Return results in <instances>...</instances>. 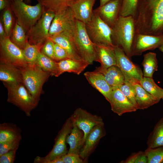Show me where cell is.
<instances>
[{
    "label": "cell",
    "mask_w": 163,
    "mask_h": 163,
    "mask_svg": "<svg viewBox=\"0 0 163 163\" xmlns=\"http://www.w3.org/2000/svg\"><path fill=\"white\" fill-rule=\"evenodd\" d=\"M133 17L136 34L163 35V0H138Z\"/></svg>",
    "instance_id": "obj_1"
},
{
    "label": "cell",
    "mask_w": 163,
    "mask_h": 163,
    "mask_svg": "<svg viewBox=\"0 0 163 163\" xmlns=\"http://www.w3.org/2000/svg\"><path fill=\"white\" fill-rule=\"evenodd\" d=\"M112 29L113 44L121 49L130 59L132 45L136 34L133 17L119 16Z\"/></svg>",
    "instance_id": "obj_2"
},
{
    "label": "cell",
    "mask_w": 163,
    "mask_h": 163,
    "mask_svg": "<svg viewBox=\"0 0 163 163\" xmlns=\"http://www.w3.org/2000/svg\"><path fill=\"white\" fill-rule=\"evenodd\" d=\"M10 7L18 23L27 32L37 22L44 12L39 3L32 6L26 3L23 0L11 1Z\"/></svg>",
    "instance_id": "obj_3"
},
{
    "label": "cell",
    "mask_w": 163,
    "mask_h": 163,
    "mask_svg": "<svg viewBox=\"0 0 163 163\" xmlns=\"http://www.w3.org/2000/svg\"><path fill=\"white\" fill-rule=\"evenodd\" d=\"M21 70L22 83L38 104L43 85L50 74L36 65H28Z\"/></svg>",
    "instance_id": "obj_4"
},
{
    "label": "cell",
    "mask_w": 163,
    "mask_h": 163,
    "mask_svg": "<svg viewBox=\"0 0 163 163\" xmlns=\"http://www.w3.org/2000/svg\"><path fill=\"white\" fill-rule=\"evenodd\" d=\"M74 43L82 59L92 64L96 58L95 44L89 38L85 24L76 19V26L72 34Z\"/></svg>",
    "instance_id": "obj_5"
},
{
    "label": "cell",
    "mask_w": 163,
    "mask_h": 163,
    "mask_svg": "<svg viewBox=\"0 0 163 163\" xmlns=\"http://www.w3.org/2000/svg\"><path fill=\"white\" fill-rule=\"evenodd\" d=\"M4 85L8 91L7 101L18 107L27 116H30L31 111L38 104L23 83Z\"/></svg>",
    "instance_id": "obj_6"
},
{
    "label": "cell",
    "mask_w": 163,
    "mask_h": 163,
    "mask_svg": "<svg viewBox=\"0 0 163 163\" xmlns=\"http://www.w3.org/2000/svg\"><path fill=\"white\" fill-rule=\"evenodd\" d=\"M87 33L92 42L114 47L112 39V28L105 23L93 11L90 21L85 24Z\"/></svg>",
    "instance_id": "obj_7"
},
{
    "label": "cell",
    "mask_w": 163,
    "mask_h": 163,
    "mask_svg": "<svg viewBox=\"0 0 163 163\" xmlns=\"http://www.w3.org/2000/svg\"><path fill=\"white\" fill-rule=\"evenodd\" d=\"M55 14L44 11L37 22L27 32L28 42L32 44L43 45L49 37V30Z\"/></svg>",
    "instance_id": "obj_8"
},
{
    "label": "cell",
    "mask_w": 163,
    "mask_h": 163,
    "mask_svg": "<svg viewBox=\"0 0 163 163\" xmlns=\"http://www.w3.org/2000/svg\"><path fill=\"white\" fill-rule=\"evenodd\" d=\"M0 62L11 64L20 69L28 65L22 50L11 41L10 37L0 40Z\"/></svg>",
    "instance_id": "obj_9"
},
{
    "label": "cell",
    "mask_w": 163,
    "mask_h": 163,
    "mask_svg": "<svg viewBox=\"0 0 163 163\" xmlns=\"http://www.w3.org/2000/svg\"><path fill=\"white\" fill-rule=\"evenodd\" d=\"M114 49L116 57V66L122 72L125 81L133 84L139 83L143 77L141 69L131 61L120 47L114 46Z\"/></svg>",
    "instance_id": "obj_10"
},
{
    "label": "cell",
    "mask_w": 163,
    "mask_h": 163,
    "mask_svg": "<svg viewBox=\"0 0 163 163\" xmlns=\"http://www.w3.org/2000/svg\"><path fill=\"white\" fill-rule=\"evenodd\" d=\"M73 126L71 117L67 119L59 131L55 139V143L51 150L44 157H43L42 163H54L53 159L61 157L67 153L66 139Z\"/></svg>",
    "instance_id": "obj_11"
},
{
    "label": "cell",
    "mask_w": 163,
    "mask_h": 163,
    "mask_svg": "<svg viewBox=\"0 0 163 163\" xmlns=\"http://www.w3.org/2000/svg\"><path fill=\"white\" fill-rule=\"evenodd\" d=\"M76 26V19L70 7L55 14L52 22L50 30L49 37L64 32H72Z\"/></svg>",
    "instance_id": "obj_12"
},
{
    "label": "cell",
    "mask_w": 163,
    "mask_h": 163,
    "mask_svg": "<svg viewBox=\"0 0 163 163\" xmlns=\"http://www.w3.org/2000/svg\"><path fill=\"white\" fill-rule=\"evenodd\" d=\"M73 124L84 133V141L95 126L104 123L102 118L81 108H77L70 117Z\"/></svg>",
    "instance_id": "obj_13"
},
{
    "label": "cell",
    "mask_w": 163,
    "mask_h": 163,
    "mask_svg": "<svg viewBox=\"0 0 163 163\" xmlns=\"http://www.w3.org/2000/svg\"><path fill=\"white\" fill-rule=\"evenodd\" d=\"M163 45V35L154 36L136 34L133 41L131 57L141 55L144 52L152 50Z\"/></svg>",
    "instance_id": "obj_14"
},
{
    "label": "cell",
    "mask_w": 163,
    "mask_h": 163,
    "mask_svg": "<svg viewBox=\"0 0 163 163\" xmlns=\"http://www.w3.org/2000/svg\"><path fill=\"white\" fill-rule=\"evenodd\" d=\"M106 134L104 123L97 125L91 130L85 139L79 153L85 162L87 161L88 158L95 149L100 140Z\"/></svg>",
    "instance_id": "obj_15"
},
{
    "label": "cell",
    "mask_w": 163,
    "mask_h": 163,
    "mask_svg": "<svg viewBox=\"0 0 163 163\" xmlns=\"http://www.w3.org/2000/svg\"><path fill=\"white\" fill-rule=\"evenodd\" d=\"M122 0H112L99 6L93 11L105 23L112 28L119 16Z\"/></svg>",
    "instance_id": "obj_16"
},
{
    "label": "cell",
    "mask_w": 163,
    "mask_h": 163,
    "mask_svg": "<svg viewBox=\"0 0 163 163\" xmlns=\"http://www.w3.org/2000/svg\"><path fill=\"white\" fill-rule=\"evenodd\" d=\"M109 102L111 110L119 116L137 110L119 88L112 90Z\"/></svg>",
    "instance_id": "obj_17"
},
{
    "label": "cell",
    "mask_w": 163,
    "mask_h": 163,
    "mask_svg": "<svg viewBox=\"0 0 163 163\" xmlns=\"http://www.w3.org/2000/svg\"><path fill=\"white\" fill-rule=\"evenodd\" d=\"M73 32H64L49 37L48 39L62 47L66 52L70 59L83 60L74 42L72 35Z\"/></svg>",
    "instance_id": "obj_18"
},
{
    "label": "cell",
    "mask_w": 163,
    "mask_h": 163,
    "mask_svg": "<svg viewBox=\"0 0 163 163\" xmlns=\"http://www.w3.org/2000/svg\"><path fill=\"white\" fill-rule=\"evenodd\" d=\"M96 0H76L71 5L75 19L85 24L91 20L93 14V8Z\"/></svg>",
    "instance_id": "obj_19"
},
{
    "label": "cell",
    "mask_w": 163,
    "mask_h": 163,
    "mask_svg": "<svg viewBox=\"0 0 163 163\" xmlns=\"http://www.w3.org/2000/svg\"><path fill=\"white\" fill-rule=\"evenodd\" d=\"M84 75L89 83L109 102L113 90L105 79L103 75L95 69L93 71L85 72Z\"/></svg>",
    "instance_id": "obj_20"
},
{
    "label": "cell",
    "mask_w": 163,
    "mask_h": 163,
    "mask_svg": "<svg viewBox=\"0 0 163 163\" xmlns=\"http://www.w3.org/2000/svg\"><path fill=\"white\" fill-rule=\"evenodd\" d=\"M95 44L96 58L95 61L100 63L101 66L99 68L105 69L112 66H116L114 47L102 44Z\"/></svg>",
    "instance_id": "obj_21"
},
{
    "label": "cell",
    "mask_w": 163,
    "mask_h": 163,
    "mask_svg": "<svg viewBox=\"0 0 163 163\" xmlns=\"http://www.w3.org/2000/svg\"><path fill=\"white\" fill-rule=\"evenodd\" d=\"M0 80L4 84L22 83L21 70L11 64L0 62Z\"/></svg>",
    "instance_id": "obj_22"
},
{
    "label": "cell",
    "mask_w": 163,
    "mask_h": 163,
    "mask_svg": "<svg viewBox=\"0 0 163 163\" xmlns=\"http://www.w3.org/2000/svg\"><path fill=\"white\" fill-rule=\"evenodd\" d=\"M57 73L56 77L65 72L73 73L79 75L89 65L83 60H77L70 58L57 62Z\"/></svg>",
    "instance_id": "obj_23"
},
{
    "label": "cell",
    "mask_w": 163,
    "mask_h": 163,
    "mask_svg": "<svg viewBox=\"0 0 163 163\" xmlns=\"http://www.w3.org/2000/svg\"><path fill=\"white\" fill-rule=\"evenodd\" d=\"M95 70L103 75L105 79L112 90L119 88L125 81L122 72L116 66H113L105 69L96 67Z\"/></svg>",
    "instance_id": "obj_24"
},
{
    "label": "cell",
    "mask_w": 163,
    "mask_h": 163,
    "mask_svg": "<svg viewBox=\"0 0 163 163\" xmlns=\"http://www.w3.org/2000/svg\"><path fill=\"white\" fill-rule=\"evenodd\" d=\"M84 133L73 123L71 132L68 135L66 143L69 146L67 153H72L79 155L80 150L84 143Z\"/></svg>",
    "instance_id": "obj_25"
},
{
    "label": "cell",
    "mask_w": 163,
    "mask_h": 163,
    "mask_svg": "<svg viewBox=\"0 0 163 163\" xmlns=\"http://www.w3.org/2000/svg\"><path fill=\"white\" fill-rule=\"evenodd\" d=\"M136 91V99L139 109H147L158 103L160 100L154 97L145 90L139 83L133 84Z\"/></svg>",
    "instance_id": "obj_26"
},
{
    "label": "cell",
    "mask_w": 163,
    "mask_h": 163,
    "mask_svg": "<svg viewBox=\"0 0 163 163\" xmlns=\"http://www.w3.org/2000/svg\"><path fill=\"white\" fill-rule=\"evenodd\" d=\"M147 144L148 148L163 146V117L155 125L148 137Z\"/></svg>",
    "instance_id": "obj_27"
},
{
    "label": "cell",
    "mask_w": 163,
    "mask_h": 163,
    "mask_svg": "<svg viewBox=\"0 0 163 163\" xmlns=\"http://www.w3.org/2000/svg\"><path fill=\"white\" fill-rule=\"evenodd\" d=\"M42 6L44 11L53 12L55 14L70 7L76 0H37Z\"/></svg>",
    "instance_id": "obj_28"
},
{
    "label": "cell",
    "mask_w": 163,
    "mask_h": 163,
    "mask_svg": "<svg viewBox=\"0 0 163 163\" xmlns=\"http://www.w3.org/2000/svg\"><path fill=\"white\" fill-rule=\"evenodd\" d=\"M158 61L155 53L149 52L143 55L142 62L143 67V76L152 78L155 72L157 71L158 67Z\"/></svg>",
    "instance_id": "obj_29"
},
{
    "label": "cell",
    "mask_w": 163,
    "mask_h": 163,
    "mask_svg": "<svg viewBox=\"0 0 163 163\" xmlns=\"http://www.w3.org/2000/svg\"><path fill=\"white\" fill-rule=\"evenodd\" d=\"M21 135L20 129L15 125L6 123L0 124V143L12 140Z\"/></svg>",
    "instance_id": "obj_30"
},
{
    "label": "cell",
    "mask_w": 163,
    "mask_h": 163,
    "mask_svg": "<svg viewBox=\"0 0 163 163\" xmlns=\"http://www.w3.org/2000/svg\"><path fill=\"white\" fill-rule=\"evenodd\" d=\"M35 65L43 71L49 73L52 76H56L57 73V62L40 52Z\"/></svg>",
    "instance_id": "obj_31"
},
{
    "label": "cell",
    "mask_w": 163,
    "mask_h": 163,
    "mask_svg": "<svg viewBox=\"0 0 163 163\" xmlns=\"http://www.w3.org/2000/svg\"><path fill=\"white\" fill-rule=\"evenodd\" d=\"M10 38L14 43L22 50L28 42L27 32L16 20Z\"/></svg>",
    "instance_id": "obj_32"
},
{
    "label": "cell",
    "mask_w": 163,
    "mask_h": 163,
    "mask_svg": "<svg viewBox=\"0 0 163 163\" xmlns=\"http://www.w3.org/2000/svg\"><path fill=\"white\" fill-rule=\"evenodd\" d=\"M141 86L147 92L159 100L163 94V89L155 82L152 78L143 77L139 82Z\"/></svg>",
    "instance_id": "obj_33"
},
{
    "label": "cell",
    "mask_w": 163,
    "mask_h": 163,
    "mask_svg": "<svg viewBox=\"0 0 163 163\" xmlns=\"http://www.w3.org/2000/svg\"><path fill=\"white\" fill-rule=\"evenodd\" d=\"M43 45L32 44L29 42L22 50L25 60L28 65H34Z\"/></svg>",
    "instance_id": "obj_34"
},
{
    "label": "cell",
    "mask_w": 163,
    "mask_h": 163,
    "mask_svg": "<svg viewBox=\"0 0 163 163\" xmlns=\"http://www.w3.org/2000/svg\"><path fill=\"white\" fill-rule=\"evenodd\" d=\"M3 10L0 20L3 25L7 36L10 37L15 23L13 15V12L10 6Z\"/></svg>",
    "instance_id": "obj_35"
},
{
    "label": "cell",
    "mask_w": 163,
    "mask_h": 163,
    "mask_svg": "<svg viewBox=\"0 0 163 163\" xmlns=\"http://www.w3.org/2000/svg\"><path fill=\"white\" fill-rule=\"evenodd\" d=\"M119 89L137 109H139L136 99V89L133 84L125 81Z\"/></svg>",
    "instance_id": "obj_36"
},
{
    "label": "cell",
    "mask_w": 163,
    "mask_h": 163,
    "mask_svg": "<svg viewBox=\"0 0 163 163\" xmlns=\"http://www.w3.org/2000/svg\"><path fill=\"white\" fill-rule=\"evenodd\" d=\"M145 152L147 157L148 163H163V146L148 148Z\"/></svg>",
    "instance_id": "obj_37"
},
{
    "label": "cell",
    "mask_w": 163,
    "mask_h": 163,
    "mask_svg": "<svg viewBox=\"0 0 163 163\" xmlns=\"http://www.w3.org/2000/svg\"><path fill=\"white\" fill-rule=\"evenodd\" d=\"M138 0H122L120 16H131L133 17L136 12Z\"/></svg>",
    "instance_id": "obj_38"
},
{
    "label": "cell",
    "mask_w": 163,
    "mask_h": 163,
    "mask_svg": "<svg viewBox=\"0 0 163 163\" xmlns=\"http://www.w3.org/2000/svg\"><path fill=\"white\" fill-rule=\"evenodd\" d=\"M21 136L6 142L0 143V156L13 150H17L21 139Z\"/></svg>",
    "instance_id": "obj_39"
},
{
    "label": "cell",
    "mask_w": 163,
    "mask_h": 163,
    "mask_svg": "<svg viewBox=\"0 0 163 163\" xmlns=\"http://www.w3.org/2000/svg\"><path fill=\"white\" fill-rule=\"evenodd\" d=\"M122 163H148L147 157L144 152L140 151L133 153L126 160L121 161Z\"/></svg>",
    "instance_id": "obj_40"
},
{
    "label": "cell",
    "mask_w": 163,
    "mask_h": 163,
    "mask_svg": "<svg viewBox=\"0 0 163 163\" xmlns=\"http://www.w3.org/2000/svg\"><path fill=\"white\" fill-rule=\"evenodd\" d=\"M54 44L53 41L48 39L43 44L40 51L45 55L54 60Z\"/></svg>",
    "instance_id": "obj_41"
},
{
    "label": "cell",
    "mask_w": 163,
    "mask_h": 163,
    "mask_svg": "<svg viewBox=\"0 0 163 163\" xmlns=\"http://www.w3.org/2000/svg\"><path fill=\"white\" fill-rule=\"evenodd\" d=\"M54 60L56 62L69 58L66 51L58 44L54 43Z\"/></svg>",
    "instance_id": "obj_42"
},
{
    "label": "cell",
    "mask_w": 163,
    "mask_h": 163,
    "mask_svg": "<svg viewBox=\"0 0 163 163\" xmlns=\"http://www.w3.org/2000/svg\"><path fill=\"white\" fill-rule=\"evenodd\" d=\"M64 163H83L84 160L80 155L72 153H67L62 157Z\"/></svg>",
    "instance_id": "obj_43"
},
{
    "label": "cell",
    "mask_w": 163,
    "mask_h": 163,
    "mask_svg": "<svg viewBox=\"0 0 163 163\" xmlns=\"http://www.w3.org/2000/svg\"><path fill=\"white\" fill-rule=\"evenodd\" d=\"M17 150L10 151L0 156V163H13Z\"/></svg>",
    "instance_id": "obj_44"
},
{
    "label": "cell",
    "mask_w": 163,
    "mask_h": 163,
    "mask_svg": "<svg viewBox=\"0 0 163 163\" xmlns=\"http://www.w3.org/2000/svg\"><path fill=\"white\" fill-rule=\"evenodd\" d=\"M11 1V0H0V11L10 6Z\"/></svg>",
    "instance_id": "obj_45"
},
{
    "label": "cell",
    "mask_w": 163,
    "mask_h": 163,
    "mask_svg": "<svg viewBox=\"0 0 163 163\" xmlns=\"http://www.w3.org/2000/svg\"><path fill=\"white\" fill-rule=\"evenodd\" d=\"M7 37L2 24V22L0 20V40L5 38Z\"/></svg>",
    "instance_id": "obj_46"
},
{
    "label": "cell",
    "mask_w": 163,
    "mask_h": 163,
    "mask_svg": "<svg viewBox=\"0 0 163 163\" xmlns=\"http://www.w3.org/2000/svg\"><path fill=\"white\" fill-rule=\"evenodd\" d=\"M112 0H100V6L103 5Z\"/></svg>",
    "instance_id": "obj_47"
},
{
    "label": "cell",
    "mask_w": 163,
    "mask_h": 163,
    "mask_svg": "<svg viewBox=\"0 0 163 163\" xmlns=\"http://www.w3.org/2000/svg\"><path fill=\"white\" fill-rule=\"evenodd\" d=\"M158 49L161 51L163 53V45L159 47Z\"/></svg>",
    "instance_id": "obj_48"
},
{
    "label": "cell",
    "mask_w": 163,
    "mask_h": 163,
    "mask_svg": "<svg viewBox=\"0 0 163 163\" xmlns=\"http://www.w3.org/2000/svg\"><path fill=\"white\" fill-rule=\"evenodd\" d=\"M24 1L26 4H28L30 2V0H23Z\"/></svg>",
    "instance_id": "obj_49"
},
{
    "label": "cell",
    "mask_w": 163,
    "mask_h": 163,
    "mask_svg": "<svg viewBox=\"0 0 163 163\" xmlns=\"http://www.w3.org/2000/svg\"><path fill=\"white\" fill-rule=\"evenodd\" d=\"M161 99H162V100L163 101V96H162V97Z\"/></svg>",
    "instance_id": "obj_50"
},
{
    "label": "cell",
    "mask_w": 163,
    "mask_h": 163,
    "mask_svg": "<svg viewBox=\"0 0 163 163\" xmlns=\"http://www.w3.org/2000/svg\"><path fill=\"white\" fill-rule=\"evenodd\" d=\"M12 0H11V1H12Z\"/></svg>",
    "instance_id": "obj_51"
},
{
    "label": "cell",
    "mask_w": 163,
    "mask_h": 163,
    "mask_svg": "<svg viewBox=\"0 0 163 163\" xmlns=\"http://www.w3.org/2000/svg\"></svg>",
    "instance_id": "obj_52"
}]
</instances>
